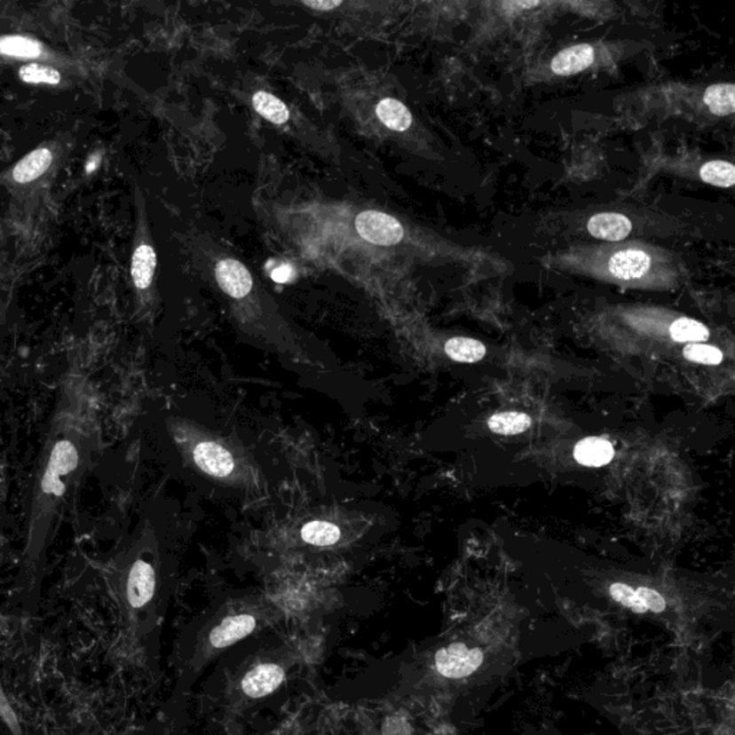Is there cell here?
<instances>
[{
	"mask_svg": "<svg viewBox=\"0 0 735 735\" xmlns=\"http://www.w3.org/2000/svg\"><path fill=\"white\" fill-rule=\"evenodd\" d=\"M98 418L85 383L68 378L42 446L28 509L23 563L35 567L51 548L98 455Z\"/></svg>",
	"mask_w": 735,
	"mask_h": 735,
	"instance_id": "obj_1",
	"label": "cell"
},
{
	"mask_svg": "<svg viewBox=\"0 0 735 735\" xmlns=\"http://www.w3.org/2000/svg\"><path fill=\"white\" fill-rule=\"evenodd\" d=\"M269 622V613L259 602L250 599L229 600L214 609L203 620L184 635L181 653V681L177 691L193 687L200 674L227 649L255 634Z\"/></svg>",
	"mask_w": 735,
	"mask_h": 735,
	"instance_id": "obj_2",
	"label": "cell"
},
{
	"mask_svg": "<svg viewBox=\"0 0 735 735\" xmlns=\"http://www.w3.org/2000/svg\"><path fill=\"white\" fill-rule=\"evenodd\" d=\"M295 653L289 646L271 649L249 660L225 679V701L232 709H241L273 694L285 683Z\"/></svg>",
	"mask_w": 735,
	"mask_h": 735,
	"instance_id": "obj_3",
	"label": "cell"
},
{
	"mask_svg": "<svg viewBox=\"0 0 735 735\" xmlns=\"http://www.w3.org/2000/svg\"><path fill=\"white\" fill-rule=\"evenodd\" d=\"M486 655L478 646H470L464 642H453L434 653L432 669L439 678L458 679L469 678L474 676L481 665L484 664Z\"/></svg>",
	"mask_w": 735,
	"mask_h": 735,
	"instance_id": "obj_4",
	"label": "cell"
},
{
	"mask_svg": "<svg viewBox=\"0 0 735 735\" xmlns=\"http://www.w3.org/2000/svg\"><path fill=\"white\" fill-rule=\"evenodd\" d=\"M190 457L197 469L218 480L232 478L236 473L237 460L233 451L210 437L193 439Z\"/></svg>",
	"mask_w": 735,
	"mask_h": 735,
	"instance_id": "obj_5",
	"label": "cell"
},
{
	"mask_svg": "<svg viewBox=\"0 0 735 735\" xmlns=\"http://www.w3.org/2000/svg\"><path fill=\"white\" fill-rule=\"evenodd\" d=\"M158 574L154 563L146 556L137 555L125 573V599L131 609H144L153 602L157 592Z\"/></svg>",
	"mask_w": 735,
	"mask_h": 735,
	"instance_id": "obj_6",
	"label": "cell"
},
{
	"mask_svg": "<svg viewBox=\"0 0 735 735\" xmlns=\"http://www.w3.org/2000/svg\"><path fill=\"white\" fill-rule=\"evenodd\" d=\"M358 234L362 239L378 246H394L404 237L401 223L390 214L368 210L355 220Z\"/></svg>",
	"mask_w": 735,
	"mask_h": 735,
	"instance_id": "obj_7",
	"label": "cell"
},
{
	"mask_svg": "<svg viewBox=\"0 0 735 735\" xmlns=\"http://www.w3.org/2000/svg\"><path fill=\"white\" fill-rule=\"evenodd\" d=\"M216 279L223 292L234 299L248 296L253 288V278L248 267L237 260L225 259L216 267Z\"/></svg>",
	"mask_w": 735,
	"mask_h": 735,
	"instance_id": "obj_8",
	"label": "cell"
},
{
	"mask_svg": "<svg viewBox=\"0 0 735 735\" xmlns=\"http://www.w3.org/2000/svg\"><path fill=\"white\" fill-rule=\"evenodd\" d=\"M651 269V257L644 250L629 249L615 253L609 262V272L622 281H634L645 276Z\"/></svg>",
	"mask_w": 735,
	"mask_h": 735,
	"instance_id": "obj_9",
	"label": "cell"
},
{
	"mask_svg": "<svg viewBox=\"0 0 735 735\" xmlns=\"http://www.w3.org/2000/svg\"><path fill=\"white\" fill-rule=\"evenodd\" d=\"M595 60V49L588 43L563 49L551 59L550 68L556 75L571 76L590 68Z\"/></svg>",
	"mask_w": 735,
	"mask_h": 735,
	"instance_id": "obj_10",
	"label": "cell"
},
{
	"mask_svg": "<svg viewBox=\"0 0 735 735\" xmlns=\"http://www.w3.org/2000/svg\"><path fill=\"white\" fill-rule=\"evenodd\" d=\"M632 223L623 214L600 213L588 223V232L600 241H620L629 236Z\"/></svg>",
	"mask_w": 735,
	"mask_h": 735,
	"instance_id": "obj_11",
	"label": "cell"
},
{
	"mask_svg": "<svg viewBox=\"0 0 735 735\" xmlns=\"http://www.w3.org/2000/svg\"><path fill=\"white\" fill-rule=\"evenodd\" d=\"M615 450L609 441L597 437L581 439L574 448V458L581 465L588 467H602L612 462Z\"/></svg>",
	"mask_w": 735,
	"mask_h": 735,
	"instance_id": "obj_12",
	"label": "cell"
},
{
	"mask_svg": "<svg viewBox=\"0 0 735 735\" xmlns=\"http://www.w3.org/2000/svg\"><path fill=\"white\" fill-rule=\"evenodd\" d=\"M51 164H52V153L48 148H38L16 164L13 169V178L20 184L30 183L46 173Z\"/></svg>",
	"mask_w": 735,
	"mask_h": 735,
	"instance_id": "obj_13",
	"label": "cell"
},
{
	"mask_svg": "<svg viewBox=\"0 0 735 735\" xmlns=\"http://www.w3.org/2000/svg\"><path fill=\"white\" fill-rule=\"evenodd\" d=\"M155 265H157V256H155L154 249L148 244L139 246L134 252L131 276L138 289L144 290L150 288L153 276H154Z\"/></svg>",
	"mask_w": 735,
	"mask_h": 735,
	"instance_id": "obj_14",
	"label": "cell"
},
{
	"mask_svg": "<svg viewBox=\"0 0 735 735\" xmlns=\"http://www.w3.org/2000/svg\"><path fill=\"white\" fill-rule=\"evenodd\" d=\"M376 115L392 131H407L413 124V115L402 102L387 98L376 107Z\"/></svg>",
	"mask_w": 735,
	"mask_h": 735,
	"instance_id": "obj_15",
	"label": "cell"
},
{
	"mask_svg": "<svg viewBox=\"0 0 735 735\" xmlns=\"http://www.w3.org/2000/svg\"><path fill=\"white\" fill-rule=\"evenodd\" d=\"M734 97V83H715L707 88L704 102L709 111L715 115H732L735 113Z\"/></svg>",
	"mask_w": 735,
	"mask_h": 735,
	"instance_id": "obj_16",
	"label": "cell"
},
{
	"mask_svg": "<svg viewBox=\"0 0 735 735\" xmlns=\"http://www.w3.org/2000/svg\"><path fill=\"white\" fill-rule=\"evenodd\" d=\"M300 536L312 546L327 548V546L338 543L341 539V529L327 520H312L302 527Z\"/></svg>",
	"mask_w": 735,
	"mask_h": 735,
	"instance_id": "obj_17",
	"label": "cell"
},
{
	"mask_svg": "<svg viewBox=\"0 0 735 735\" xmlns=\"http://www.w3.org/2000/svg\"><path fill=\"white\" fill-rule=\"evenodd\" d=\"M486 346L471 338H453L446 344V353L453 360L476 364L486 357Z\"/></svg>",
	"mask_w": 735,
	"mask_h": 735,
	"instance_id": "obj_18",
	"label": "cell"
},
{
	"mask_svg": "<svg viewBox=\"0 0 735 735\" xmlns=\"http://www.w3.org/2000/svg\"><path fill=\"white\" fill-rule=\"evenodd\" d=\"M253 107L263 118H266L273 124H285L289 120V109L285 102H281L279 98L265 91H259L253 95Z\"/></svg>",
	"mask_w": 735,
	"mask_h": 735,
	"instance_id": "obj_19",
	"label": "cell"
},
{
	"mask_svg": "<svg viewBox=\"0 0 735 735\" xmlns=\"http://www.w3.org/2000/svg\"><path fill=\"white\" fill-rule=\"evenodd\" d=\"M532 418L522 413L495 414L488 420V428L495 434L502 436H516L529 430Z\"/></svg>",
	"mask_w": 735,
	"mask_h": 735,
	"instance_id": "obj_20",
	"label": "cell"
},
{
	"mask_svg": "<svg viewBox=\"0 0 735 735\" xmlns=\"http://www.w3.org/2000/svg\"><path fill=\"white\" fill-rule=\"evenodd\" d=\"M702 180L715 187L730 188L735 183V167L731 162L715 160L707 162L699 171Z\"/></svg>",
	"mask_w": 735,
	"mask_h": 735,
	"instance_id": "obj_21",
	"label": "cell"
},
{
	"mask_svg": "<svg viewBox=\"0 0 735 735\" xmlns=\"http://www.w3.org/2000/svg\"><path fill=\"white\" fill-rule=\"evenodd\" d=\"M671 336L676 342H704L709 338V330L706 325L688 318H681L672 323Z\"/></svg>",
	"mask_w": 735,
	"mask_h": 735,
	"instance_id": "obj_22",
	"label": "cell"
},
{
	"mask_svg": "<svg viewBox=\"0 0 735 735\" xmlns=\"http://www.w3.org/2000/svg\"><path fill=\"white\" fill-rule=\"evenodd\" d=\"M0 52L9 57L36 58L41 55L42 48L38 42L25 36H6L0 39Z\"/></svg>",
	"mask_w": 735,
	"mask_h": 735,
	"instance_id": "obj_23",
	"label": "cell"
},
{
	"mask_svg": "<svg viewBox=\"0 0 735 735\" xmlns=\"http://www.w3.org/2000/svg\"><path fill=\"white\" fill-rule=\"evenodd\" d=\"M20 79L27 83H48L58 85L60 83V74L57 69L45 65L30 64L22 67L20 71Z\"/></svg>",
	"mask_w": 735,
	"mask_h": 735,
	"instance_id": "obj_24",
	"label": "cell"
},
{
	"mask_svg": "<svg viewBox=\"0 0 735 735\" xmlns=\"http://www.w3.org/2000/svg\"><path fill=\"white\" fill-rule=\"evenodd\" d=\"M684 357L698 364L718 365L723 360V352L715 346L694 344L684 349Z\"/></svg>",
	"mask_w": 735,
	"mask_h": 735,
	"instance_id": "obj_25",
	"label": "cell"
},
{
	"mask_svg": "<svg viewBox=\"0 0 735 735\" xmlns=\"http://www.w3.org/2000/svg\"><path fill=\"white\" fill-rule=\"evenodd\" d=\"M612 599L622 605L625 608L630 609L635 613H646L645 608L642 606L641 600L636 597L634 588L625 585V583H613L609 589Z\"/></svg>",
	"mask_w": 735,
	"mask_h": 735,
	"instance_id": "obj_26",
	"label": "cell"
},
{
	"mask_svg": "<svg viewBox=\"0 0 735 735\" xmlns=\"http://www.w3.org/2000/svg\"><path fill=\"white\" fill-rule=\"evenodd\" d=\"M636 597L641 600L642 606L645 608L646 612H653V613H662L667 611V600L657 590L649 589V588H638L635 589Z\"/></svg>",
	"mask_w": 735,
	"mask_h": 735,
	"instance_id": "obj_27",
	"label": "cell"
},
{
	"mask_svg": "<svg viewBox=\"0 0 735 735\" xmlns=\"http://www.w3.org/2000/svg\"><path fill=\"white\" fill-rule=\"evenodd\" d=\"M293 271L292 267L289 265H285V266L278 267V269H274L272 272V279L274 281H278V283H286V281H289L292 279Z\"/></svg>",
	"mask_w": 735,
	"mask_h": 735,
	"instance_id": "obj_28",
	"label": "cell"
},
{
	"mask_svg": "<svg viewBox=\"0 0 735 735\" xmlns=\"http://www.w3.org/2000/svg\"><path fill=\"white\" fill-rule=\"evenodd\" d=\"M306 6L312 9H318V11H332V9L338 8L341 6L342 2L341 0H334V2H322V0H318V2H304Z\"/></svg>",
	"mask_w": 735,
	"mask_h": 735,
	"instance_id": "obj_29",
	"label": "cell"
},
{
	"mask_svg": "<svg viewBox=\"0 0 735 735\" xmlns=\"http://www.w3.org/2000/svg\"><path fill=\"white\" fill-rule=\"evenodd\" d=\"M541 735H550V734H541Z\"/></svg>",
	"mask_w": 735,
	"mask_h": 735,
	"instance_id": "obj_30",
	"label": "cell"
}]
</instances>
